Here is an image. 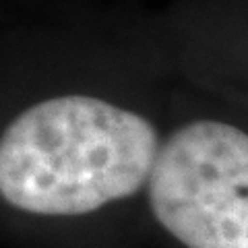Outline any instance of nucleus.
<instances>
[{"instance_id":"obj_1","label":"nucleus","mask_w":248,"mask_h":248,"mask_svg":"<svg viewBox=\"0 0 248 248\" xmlns=\"http://www.w3.org/2000/svg\"><path fill=\"white\" fill-rule=\"evenodd\" d=\"M159 153L153 124L89 95L52 97L0 137V197L35 215H83L133 197Z\"/></svg>"},{"instance_id":"obj_2","label":"nucleus","mask_w":248,"mask_h":248,"mask_svg":"<svg viewBox=\"0 0 248 248\" xmlns=\"http://www.w3.org/2000/svg\"><path fill=\"white\" fill-rule=\"evenodd\" d=\"M153 215L188 248H248V135L197 120L159 147Z\"/></svg>"}]
</instances>
